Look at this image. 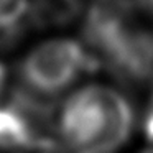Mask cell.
<instances>
[{"label":"cell","mask_w":153,"mask_h":153,"mask_svg":"<svg viewBox=\"0 0 153 153\" xmlns=\"http://www.w3.org/2000/svg\"><path fill=\"white\" fill-rule=\"evenodd\" d=\"M17 153H69V148L58 142L54 137H43V138H36L22 148Z\"/></svg>","instance_id":"5"},{"label":"cell","mask_w":153,"mask_h":153,"mask_svg":"<svg viewBox=\"0 0 153 153\" xmlns=\"http://www.w3.org/2000/svg\"><path fill=\"white\" fill-rule=\"evenodd\" d=\"M5 81H7V69L2 63H0V96L4 92V87H5Z\"/></svg>","instance_id":"6"},{"label":"cell","mask_w":153,"mask_h":153,"mask_svg":"<svg viewBox=\"0 0 153 153\" xmlns=\"http://www.w3.org/2000/svg\"><path fill=\"white\" fill-rule=\"evenodd\" d=\"M33 27H66L81 13V0H27Z\"/></svg>","instance_id":"4"},{"label":"cell","mask_w":153,"mask_h":153,"mask_svg":"<svg viewBox=\"0 0 153 153\" xmlns=\"http://www.w3.org/2000/svg\"><path fill=\"white\" fill-rule=\"evenodd\" d=\"M138 153H153V148H145V150H142V152H138Z\"/></svg>","instance_id":"7"},{"label":"cell","mask_w":153,"mask_h":153,"mask_svg":"<svg viewBox=\"0 0 153 153\" xmlns=\"http://www.w3.org/2000/svg\"><path fill=\"white\" fill-rule=\"evenodd\" d=\"M135 127L133 105L119 89L92 84L68 97L58 120L73 153H117Z\"/></svg>","instance_id":"1"},{"label":"cell","mask_w":153,"mask_h":153,"mask_svg":"<svg viewBox=\"0 0 153 153\" xmlns=\"http://www.w3.org/2000/svg\"><path fill=\"white\" fill-rule=\"evenodd\" d=\"M99 58L76 40L56 38L38 45L20 63L22 84L35 92L56 97L73 86L82 74L97 73Z\"/></svg>","instance_id":"2"},{"label":"cell","mask_w":153,"mask_h":153,"mask_svg":"<svg viewBox=\"0 0 153 153\" xmlns=\"http://www.w3.org/2000/svg\"><path fill=\"white\" fill-rule=\"evenodd\" d=\"M38 137L33 127L27 122L23 115L12 104L0 107V150L17 153Z\"/></svg>","instance_id":"3"},{"label":"cell","mask_w":153,"mask_h":153,"mask_svg":"<svg viewBox=\"0 0 153 153\" xmlns=\"http://www.w3.org/2000/svg\"><path fill=\"white\" fill-rule=\"evenodd\" d=\"M0 2H2V0H0Z\"/></svg>","instance_id":"8"}]
</instances>
